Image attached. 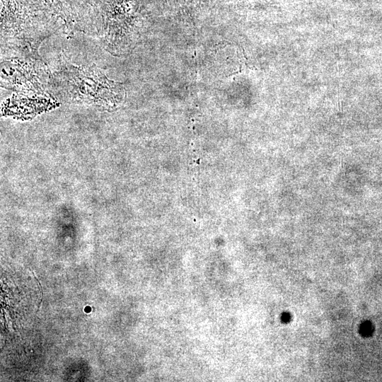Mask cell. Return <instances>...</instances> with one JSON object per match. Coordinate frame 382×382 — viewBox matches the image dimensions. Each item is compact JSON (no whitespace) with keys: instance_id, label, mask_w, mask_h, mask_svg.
Instances as JSON below:
<instances>
[{"instance_id":"cell-1","label":"cell","mask_w":382,"mask_h":382,"mask_svg":"<svg viewBox=\"0 0 382 382\" xmlns=\"http://www.w3.org/2000/svg\"><path fill=\"white\" fill-rule=\"evenodd\" d=\"M54 11L62 16H72L76 13L79 0H42Z\"/></svg>"}]
</instances>
